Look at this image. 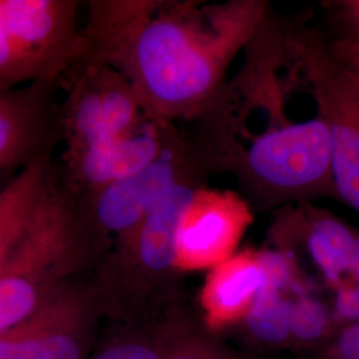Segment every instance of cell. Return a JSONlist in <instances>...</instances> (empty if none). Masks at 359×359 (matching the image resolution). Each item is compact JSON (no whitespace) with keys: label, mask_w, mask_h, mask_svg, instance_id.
Returning <instances> with one entry per match:
<instances>
[{"label":"cell","mask_w":359,"mask_h":359,"mask_svg":"<svg viewBox=\"0 0 359 359\" xmlns=\"http://www.w3.org/2000/svg\"><path fill=\"white\" fill-rule=\"evenodd\" d=\"M257 20V7L237 6L210 31L187 13L158 11L149 1L92 3L83 29L84 59L126 77L148 115H179L215 90Z\"/></svg>","instance_id":"6da1fadb"},{"label":"cell","mask_w":359,"mask_h":359,"mask_svg":"<svg viewBox=\"0 0 359 359\" xmlns=\"http://www.w3.org/2000/svg\"><path fill=\"white\" fill-rule=\"evenodd\" d=\"M99 261L79 196L51 175L26 234L0 270V333Z\"/></svg>","instance_id":"7a4b0ae2"},{"label":"cell","mask_w":359,"mask_h":359,"mask_svg":"<svg viewBox=\"0 0 359 359\" xmlns=\"http://www.w3.org/2000/svg\"><path fill=\"white\" fill-rule=\"evenodd\" d=\"M71 0H0V88L53 83L87 47Z\"/></svg>","instance_id":"3957f363"},{"label":"cell","mask_w":359,"mask_h":359,"mask_svg":"<svg viewBox=\"0 0 359 359\" xmlns=\"http://www.w3.org/2000/svg\"><path fill=\"white\" fill-rule=\"evenodd\" d=\"M65 76L69 80L60 117L65 154L124 136L148 115L128 80L109 65L83 59Z\"/></svg>","instance_id":"277c9868"},{"label":"cell","mask_w":359,"mask_h":359,"mask_svg":"<svg viewBox=\"0 0 359 359\" xmlns=\"http://www.w3.org/2000/svg\"><path fill=\"white\" fill-rule=\"evenodd\" d=\"M304 62L311 93L326 123L333 151L335 193L359 213V88L330 43L308 39Z\"/></svg>","instance_id":"5b68a950"},{"label":"cell","mask_w":359,"mask_h":359,"mask_svg":"<svg viewBox=\"0 0 359 359\" xmlns=\"http://www.w3.org/2000/svg\"><path fill=\"white\" fill-rule=\"evenodd\" d=\"M257 182L278 193H335L330 133L317 116L257 137L245 157Z\"/></svg>","instance_id":"8992f818"},{"label":"cell","mask_w":359,"mask_h":359,"mask_svg":"<svg viewBox=\"0 0 359 359\" xmlns=\"http://www.w3.org/2000/svg\"><path fill=\"white\" fill-rule=\"evenodd\" d=\"M97 316L102 313L90 286L65 283L31 316L0 333V359H88Z\"/></svg>","instance_id":"52a82bcc"},{"label":"cell","mask_w":359,"mask_h":359,"mask_svg":"<svg viewBox=\"0 0 359 359\" xmlns=\"http://www.w3.org/2000/svg\"><path fill=\"white\" fill-rule=\"evenodd\" d=\"M185 164L182 154L169 147L154 163L135 175L96 192L77 194L102 258L112 238L115 241L137 228L168 193L185 182Z\"/></svg>","instance_id":"ba28073f"},{"label":"cell","mask_w":359,"mask_h":359,"mask_svg":"<svg viewBox=\"0 0 359 359\" xmlns=\"http://www.w3.org/2000/svg\"><path fill=\"white\" fill-rule=\"evenodd\" d=\"M252 213L231 192L196 189L180 222L176 268L180 273L212 269L236 253Z\"/></svg>","instance_id":"9c48e42d"},{"label":"cell","mask_w":359,"mask_h":359,"mask_svg":"<svg viewBox=\"0 0 359 359\" xmlns=\"http://www.w3.org/2000/svg\"><path fill=\"white\" fill-rule=\"evenodd\" d=\"M168 148L165 133L142 121L124 136L65 154V184L79 196L96 192L142 170Z\"/></svg>","instance_id":"30bf717a"},{"label":"cell","mask_w":359,"mask_h":359,"mask_svg":"<svg viewBox=\"0 0 359 359\" xmlns=\"http://www.w3.org/2000/svg\"><path fill=\"white\" fill-rule=\"evenodd\" d=\"M52 83H35L26 90L0 88V172L26 167L39 154L51 130L47 90Z\"/></svg>","instance_id":"8fae6325"},{"label":"cell","mask_w":359,"mask_h":359,"mask_svg":"<svg viewBox=\"0 0 359 359\" xmlns=\"http://www.w3.org/2000/svg\"><path fill=\"white\" fill-rule=\"evenodd\" d=\"M264 285L261 256L244 250L212 268L201 289L203 323L209 332L240 325Z\"/></svg>","instance_id":"7c38bea8"},{"label":"cell","mask_w":359,"mask_h":359,"mask_svg":"<svg viewBox=\"0 0 359 359\" xmlns=\"http://www.w3.org/2000/svg\"><path fill=\"white\" fill-rule=\"evenodd\" d=\"M51 175L50 156L44 152L0 189V270L26 234Z\"/></svg>","instance_id":"4fadbf2b"},{"label":"cell","mask_w":359,"mask_h":359,"mask_svg":"<svg viewBox=\"0 0 359 359\" xmlns=\"http://www.w3.org/2000/svg\"><path fill=\"white\" fill-rule=\"evenodd\" d=\"M192 317L181 308L142 321L123 322L88 359H167Z\"/></svg>","instance_id":"5bb4252c"},{"label":"cell","mask_w":359,"mask_h":359,"mask_svg":"<svg viewBox=\"0 0 359 359\" xmlns=\"http://www.w3.org/2000/svg\"><path fill=\"white\" fill-rule=\"evenodd\" d=\"M355 236L346 224L330 215L318 213L309 222V255L333 290L346 281Z\"/></svg>","instance_id":"9a60e30c"},{"label":"cell","mask_w":359,"mask_h":359,"mask_svg":"<svg viewBox=\"0 0 359 359\" xmlns=\"http://www.w3.org/2000/svg\"><path fill=\"white\" fill-rule=\"evenodd\" d=\"M292 297L262 286L253 306L240 325L244 326L245 332L250 338L262 345L292 346L289 329Z\"/></svg>","instance_id":"2e32d148"},{"label":"cell","mask_w":359,"mask_h":359,"mask_svg":"<svg viewBox=\"0 0 359 359\" xmlns=\"http://www.w3.org/2000/svg\"><path fill=\"white\" fill-rule=\"evenodd\" d=\"M289 329L290 344L297 347H323L339 330L332 309L305 292L290 299Z\"/></svg>","instance_id":"e0dca14e"},{"label":"cell","mask_w":359,"mask_h":359,"mask_svg":"<svg viewBox=\"0 0 359 359\" xmlns=\"http://www.w3.org/2000/svg\"><path fill=\"white\" fill-rule=\"evenodd\" d=\"M167 359H252L226 346L194 320L180 333Z\"/></svg>","instance_id":"ac0fdd59"},{"label":"cell","mask_w":359,"mask_h":359,"mask_svg":"<svg viewBox=\"0 0 359 359\" xmlns=\"http://www.w3.org/2000/svg\"><path fill=\"white\" fill-rule=\"evenodd\" d=\"M334 16L341 29V36L332 44L337 55L344 59L359 60V0L332 3Z\"/></svg>","instance_id":"d6986e66"},{"label":"cell","mask_w":359,"mask_h":359,"mask_svg":"<svg viewBox=\"0 0 359 359\" xmlns=\"http://www.w3.org/2000/svg\"><path fill=\"white\" fill-rule=\"evenodd\" d=\"M325 359H359V323L339 329L323 346Z\"/></svg>","instance_id":"ffe728a7"},{"label":"cell","mask_w":359,"mask_h":359,"mask_svg":"<svg viewBox=\"0 0 359 359\" xmlns=\"http://www.w3.org/2000/svg\"><path fill=\"white\" fill-rule=\"evenodd\" d=\"M337 55V53H335ZM338 56V55H337ZM339 57V56H338ZM341 59V57H339ZM345 65H347V68L353 72V75L355 76V80H357V84H358L359 88V60H345V59H341Z\"/></svg>","instance_id":"44dd1931"}]
</instances>
